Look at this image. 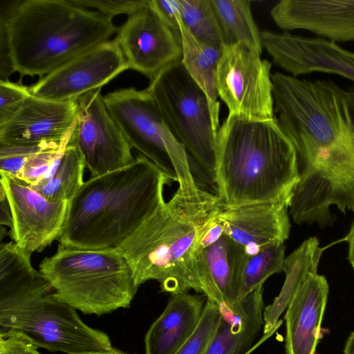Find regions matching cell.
Segmentation results:
<instances>
[{"mask_svg":"<svg viewBox=\"0 0 354 354\" xmlns=\"http://www.w3.org/2000/svg\"><path fill=\"white\" fill-rule=\"evenodd\" d=\"M274 118L297 153L288 208L296 224L331 225L330 207L354 213V87L271 75Z\"/></svg>","mask_w":354,"mask_h":354,"instance_id":"6da1fadb","label":"cell"},{"mask_svg":"<svg viewBox=\"0 0 354 354\" xmlns=\"http://www.w3.org/2000/svg\"><path fill=\"white\" fill-rule=\"evenodd\" d=\"M222 208L218 196L199 185L178 187L115 248L136 285L155 280L162 292L173 295L192 289L207 297L209 278L201 243Z\"/></svg>","mask_w":354,"mask_h":354,"instance_id":"7a4b0ae2","label":"cell"},{"mask_svg":"<svg viewBox=\"0 0 354 354\" xmlns=\"http://www.w3.org/2000/svg\"><path fill=\"white\" fill-rule=\"evenodd\" d=\"M171 182L140 153L127 167L90 178L68 202L59 245L116 248L165 201L164 187Z\"/></svg>","mask_w":354,"mask_h":354,"instance_id":"3957f363","label":"cell"},{"mask_svg":"<svg viewBox=\"0 0 354 354\" xmlns=\"http://www.w3.org/2000/svg\"><path fill=\"white\" fill-rule=\"evenodd\" d=\"M117 31L111 18L71 0H0V45L21 76L42 78Z\"/></svg>","mask_w":354,"mask_h":354,"instance_id":"277c9868","label":"cell"},{"mask_svg":"<svg viewBox=\"0 0 354 354\" xmlns=\"http://www.w3.org/2000/svg\"><path fill=\"white\" fill-rule=\"evenodd\" d=\"M297 153L275 118L227 115L217 131L215 186L223 207L282 203L299 181Z\"/></svg>","mask_w":354,"mask_h":354,"instance_id":"5b68a950","label":"cell"},{"mask_svg":"<svg viewBox=\"0 0 354 354\" xmlns=\"http://www.w3.org/2000/svg\"><path fill=\"white\" fill-rule=\"evenodd\" d=\"M30 254L13 241L0 245V333L16 332L38 348L66 354L112 349L106 333L86 324L60 299L30 263Z\"/></svg>","mask_w":354,"mask_h":354,"instance_id":"8992f818","label":"cell"},{"mask_svg":"<svg viewBox=\"0 0 354 354\" xmlns=\"http://www.w3.org/2000/svg\"><path fill=\"white\" fill-rule=\"evenodd\" d=\"M39 268L56 295L84 315L101 316L129 308L138 288L115 248L82 250L59 245Z\"/></svg>","mask_w":354,"mask_h":354,"instance_id":"52a82bcc","label":"cell"},{"mask_svg":"<svg viewBox=\"0 0 354 354\" xmlns=\"http://www.w3.org/2000/svg\"><path fill=\"white\" fill-rule=\"evenodd\" d=\"M169 129L183 145L192 173L215 184L218 130L214 125L207 96L181 60L161 70L146 88Z\"/></svg>","mask_w":354,"mask_h":354,"instance_id":"ba28073f","label":"cell"},{"mask_svg":"<svg viewBox=\"0 0 354 354\" xmlns=\"http://www.w3.org/2000/svg\"><path fill=\"white\" fill-rule=\"evenodd\" d=\"M104 101L131 148L154 163L172 182L194 181L185 147L165 122L147 88L115 90L104 95Z\"/></svg>","mask_w":354,"mask_h":354,"instance_id":"9c48e42d","label":"cell"},{"mask_svg":"<svg viewBox=\"0 0 354 354\" xmlns=\"http://www.w3.org/2000/svg\"><path fill=\"white\" fill-rule=\"evenodd\" d=\"M271 67V62L245 44L222 46L217 91L228 115L254 120L274 119Z\"/></svg>","mask_w":354,"mask_h":354,"instance_id":"30bf717a","label":"cell"},{"mask_svg":"<svg viewBox=\"0 0 354 354\" xmlns=\"http://www.w3.org/2000/svg\"><path fill=\"white\" fill-rule=\"evenodd\" d=\"M70 142L78 150L91 178L118 170L136 159L131 147L109 112L101 88L77 100Z\"/></svg>","mask_w":354,"mask_h":354,"instance_id":"8fae6325","label":"cell"},{"mask_svg":"<svg viewBox=\"0 0 354 354\" xmlns=\"http://www.w3.org/2000/svg\"><path fill=\"white\" fill-rule=\"evenodd\" d=\"M129 69L118 42L104 41L40 78L29 87L32 95L53 101H76Z\"/></svg>","mask_w":354,"mask_h":354,"instance_id":"7c38bea8","label":"cell"},{"mask_svg":"<svg viewBox=\"0 0 354 354\" xmlns=\"http://www.w3.org/2000/svg\"><path fill=\"white\" fill-rule=\"evenodd\" d=\"M1 187L12 213L8 234L20 248L40 252L58 239L66 219L68 202H51L15 176L1 173Z\"/></svg>","mask_w":354,"mask_h":354,"instance_id":"4fadbf2b","label":"cell"},{"mask_svg":"<svg viewBox=\"0 0 354 354\" xmlns=\"http://www.w3.org/2000/svg\"><path fill=\"white\" fill-rule=\"evenodd\" d=\"M129 68L151 80L167 66L181 60V34L176 33L149 3L128 16L115 38Z\"/></svg>","mask_w":354,"mask_h":354,"instance_id":"5bb4252c","label":"cell"},{"mask_svg":"<svg viewBox=\"0 0 354 354\" xmlns=\"http://www.w3.org/2000/svg\"><path fill=\"white\" fill-rule=\"evenodd\" d=\"M261 40L272 62L290 75L320 72L354 82V53L337 43L319 37L268 30L261 31Z\"/></svg>","mask_w":354,"mask_h":354,"instance_id":"9a60e30c","label":"cell"},{"mask_svg":"<svg viewBox=\"0 0 354 354\" xmlns=\"http://www.w3.org/2000/svg\"><path fill=\"white\" fill-rule=\"evenodd\" d=\"M270 16L284 32L303 30L335 43L354 41V0H282Z\"/></svg>","mask_w":354,"mask_h":354,"instance_id":"2e32d148","label":"cell"},{"mask_svg":"<svg viewBox=\"0 0 354 354\" xmlns=\"http://www.w3.org/2000/svg\"><path fill=\"white\" fill-rule=\"evenodd\" d=\"M77 111L76 101H53L31 95L13 117L0 126V144L61 142L71 133Z\"/></svg>","mask_w":354,"mask_h":354,"instance_id":"e0dca14e","label":"cell"},{"mask_svg":"<svg viewBox=\"0 0 354 354\" xmlns=\"http://www.w3.org/2000/svg\"><path fill=\"white\" fill-rule=\"evenodd\" d=\"M288 207L282 203L225 207L218 214L224 234L245 248L249 255L274 242L288 239Z\"/></svg>","mask_w":354,"mask_h":354,"instance_id":"ac0fdd59","label":"cell"},{"mask_svg":"<svg viewBox=\"0 0 354 354\" xmlns=\"http://www.w3.org/2000/svg\"><path fill=\"white\" fill-rule=\"evenodd\" d=\"M329 287L317 272L305 279L288 304L286 321V354H315Z\"/></svg>","mask_w":354,"mask_h":354,"instance_id":"d6986e66","label":"cell"},{"mask_svg":"<svg viewBox=\"0 0 354 354\" xmlns=\"http://www.w3.org/2000/svg\"><path fill=\"white\" fill-rule=\"evenodd\" d=\"M263 287L261 286L232 307L220 306L221 324L205 354H246L252 352L277 330L282 320L279 319L271 331L253 344L263 329Z\"/></svg>","mask_w":354,"mask_h":354,"instance_id":"ffe728a7","label":"cell"},{"mask_svg":"<svg viewBox=\"0 0 354 354\" xmlns=\"http://www.w3.org/2000/svg\"><path fill=\"white\" fill-rule=\"evenodd\" d=\"M207 297L173 294L145 337V354H175L197 327Z\"/></svg>","mask_w":354,"mask_h":354,"instance_id":"44dd1931","label":"cell"},{"mask_svg":"<svg viewBox=\"0 0 354 354\" xmlns=\"http://www.w3.org/2000/svg\"><path fill=\"white\" fill-rule=\"evenodd\" d=\"M209 278L207 299L233 306L239 300L243 270L249 257L243 246L223 234L203 250Z\"/></svg>","mask_w":354,"mask_h":354,"instance_id":"7402d4cb","label":"cell"},{"mask_svg":"<svg viewBox=\"0 0 354 354\" xmlns=\"http://www.w3.org/2000/svg\"><path fill=\"white\" fill-rule=\"evenodd\" d=\"M183 55L181 62L194 82L207 96L213 123L218 130L220 103L218 101L217 68L222 46L201 41L194 37L179 20Z\"/></svg>","mask_w":354,"mask_h":354,"instance_id":"603a6c76","label":"cell"},{"mask_svg":"<svg viewBox=\"0 0 354 354\" xmlns=\"http://www.w3.org/2000/svg\"><path fill=\"white\" fill-rule=\"evenodd\" d=\"M322 251L319 240L313 236L305 240L286 258L283 266L286 279L283 287L273 302L264 308L263 335L276 326L279 317L308 276L317 272Z\"/></svg>","mask_w":354,"mask_h":354,"instance_id":"cb8c5ba5","label":"cell"},{"mask_svg":"<svg viewBox=\"0 0 354 354\" xmlns=\"http://www.w3.org/2000/svg\"><path fill=\"white\" fill-rule=\"evenodd\" d=\"M85 168L78 150L68 141L43 178L30 186L49 201L69 202L84 183Z\"/></svg>","mask_w":354,"mask_h":354,"instance_id":"d4e9b609","label":"cell"},{"mask_svg":"<svg viewBox=\"0 0 354 354\" xmlns=\"http://www.w3.org/2000/svg\"><path fill=\"white\" fill-rule=\"evenodd\" d=\"M223 46L243 44L261 54V31L252 16L250 0H212Z\"/></svg>","mask_w":354,"mask_h":354,"instance_id":"484cf974","label":"cell"},{"mask_svg":"<svg viewBox=\"0 0 354 354\" xmlns=\"http://www.w3.org/2000/svg\"><path fill=\"white\" fill-rule=\"evenodd\" d=\"M285 250L284 243L274 242L249 255L243 272L239 299L263 286L271 275L283 271Z\"/></svg>","mask_w":354,"mask_h":354,"instance_id":"4316f807","label":"cell"},{"mask_svg":"<svg viewBox=\"0 0 354 354\" xmlns=\"http://www.w3.org/2000/svg\"><path fill=\"white\" fill-rule=\"evenodd\" d=\"M181 21L198 40L223 46V37L212 0H179Z\"/></svg>","mask_w":354,"mask_h":354,"instance_id":"83f0119b","label":"cell"},{"mask_svg":"<svg viewBox=\"0 0 354 354\" xmlns=\"http://www.w3.org/2000/svg\"><path fill=\"white\" fill-rule=\"evenodd\" d=\"M221 318L220 306L207 299L197 327L175 354H205Z\"/></svg>","mask_w":354,"mask_h":354,"instance_id":"f1b7e54d","label":"cell"},{"mask_svg":"<svg viewBox=\"0 0 354 354\" xmlns=\"http://www.w3.org/2000/svg\"><path fill=\"white\" fill-rule=\"evenodd\" d=\"M71 134L63 141L55 143L30 157L16 177L30 186L39 183L68 144Z\"/></svg>","mask_w":354,"mask_h":354,"instance_id":"f546056e","label":"cell"},{"mask_svg":"<svg viewBox=\"0 0 354 354\" xmlns=\"http://www.w3.org/2000/svg\"><path fill=\"white\" fill-rule=\"evenodd\" d=\"M57 142H59L39 145L0 144V172L16 177L30 157Z\"/></svg>","mask_w":354,"mask_h":354,"instance_id":"4dcf8cb0","label":"cell"},{"mask_svg":"<svg viewBox=\"0 0 354 354\" xmlns=\"http://www.w3.org/2000/svg\"><path fill=\"white\" fill-rule=\"evenodd\" d=\"M30 95L29 87L9 80H0V126L12 118Z\"/></svg>","mask_w":354,"mask_h":354,"instance_id":"1f68e13d","label":"cell"},{"mask_svg":"<svg viewBox=\"0 0 354 354\" xmlns=\"http://www.w3.org/2000/svg\"><path fill=\"white\" fill-rule=\"evenodd\" d=\"M84 8H93L109 18L125 14L128 16L149 5V0H71Z\"/></svg>","mask_w":354,"mask_h":354,"instance_id":"d6a6232c","label":"cell"},{"mask_svg":"<svg viewBox=\"0 0 354 354\" xmlns=\"http://www.w3.org/2000/svg\"><path fill=\"white\" fill-rule=\"evenodd\" d=\"M0 354H42L27 337L16 332L0 333Z\"/></svg>","mask_w":354,"mask_h":354,"instance_id":"836d02e7","label":"cell"},{"mask_svg":"<svg viewBox=\"0 0 354 354\" xmlns=\"http://www.w3.org/2000/svg\"><path fill=\"white\" fill-rule=\"evenodd\" d=\"M149 6L176 33L181 34L179 0H149Z\"/></svg>","mask_w":354,"mask_h":354,"instance_id":"e575fe53","label":"cell"},{"mask_svg":"<svg viewBox=\"0 0 354 354\" xmlns=\"http://www.w3.org/2000/svg\"><path fill=\"white\" fill-rule=\"evenodd\" d=\"M0 224L8 226L10 230L13 227L10 205L4 190L1 187H0Z\"/></svg>","mask_w":354,"mask_h":354,"instance_id":"d590c367","label":"cell"},{"mask_svg":"<svg viewBox=\"0 0 354 354\" xmlns=\"http://www.w3.org/2000/svg\"><path fill=\"white\" fill-rule=\"evenodd\" d=\"M224 234L223 225L218 221H216L210 226L203 236L201 246L203 249L209 246L216 242L221 236Z\"/></svg>","mask_w":354,"mask_h":354,"instance_id":"8d00e7d4","label":"cell"},{"mask_svg":"<svg viewBox=\"0 0 354 354\" xmlns=\"http://www.w3.org/2000/svg\"><path fill=\"white\" fill-rule=\"evenodd\" d=\"M345 240L348 244V261L354 270V221Z\"/></svg>","mask_w":354,"mask_h":354,"instance_id":"74e56055","label":"cell"},{"mask_svg":"<svg viewBox=\"0 0 354 354\" xmlns=\"http://www.w3.org/2000/svg\"><path fill=\"white\" fill-rule=\"evenodd\" d=\"M344 354H354V331L348 336L344 346Z\"/></svg>","mask_w":354,"mask_h":354,"instance_id":"f35d334b","label":"cell"},{"mask_svg":"<svg viewBox=\"0 0 354 354\" xmlns=\"http://www.w3.org/2000/svg\"><path fill=\"white\" fill-rule=\"evenodd\" d=\"M81 354H129L118 350L117 348H112V349L106 351H99V352H91V353H85Z\"/></svg>","mask_w":354,"mask_h":354,"instance_id":"ab89813d","label":"cell"},{"mask_svg":"<svg viewBox=\"0 0 354 354\" xmlns=\"http://www.w3.org/2000/svg\"><path fill=\"white\" fill-rule=\"evenodd\" d=\"M252 353V352H250V353H246V354H250V353Z\"/></svg>","mask_w":354,"mask_h":354,"instance_id":"60d3db41","label":"cell"}]
</instances>
